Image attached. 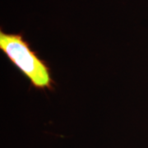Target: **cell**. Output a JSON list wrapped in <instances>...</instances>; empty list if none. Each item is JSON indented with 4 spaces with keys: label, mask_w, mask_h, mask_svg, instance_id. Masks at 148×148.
I'll use <instances>...</instances> for the list:
<instances>
[{
    "label": "cell",
    "mask_w": 148,
    "mask_h": 148,
    "mask_svg": "<svg viewBox=\"0 0 148 148\" xmlns=\"http://www.w3.org/2000/svg\"><path fill=\"white\" fill-rule=\"evenodd\" d=\"M0 49L37 89H51L50 69L37 56L21 34L0 32Z\"/></svg>",
    "instance_id": "cell-1"
}]
</instances>
